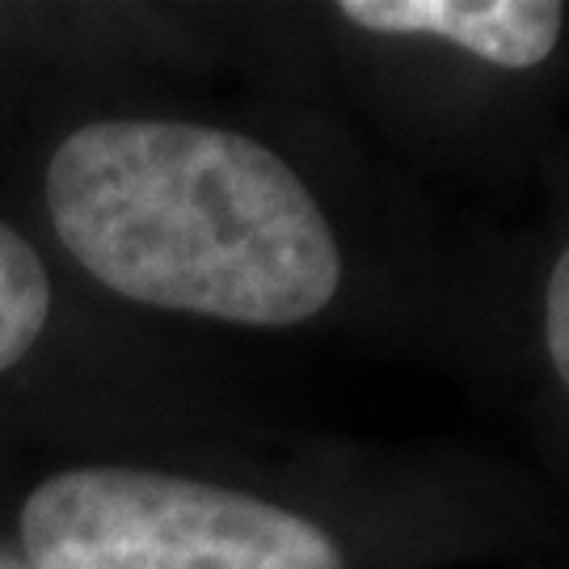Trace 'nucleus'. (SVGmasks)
I'll use <instances>...</instances> for the list:
<instances>
[{
	"instance_id": "f257e3e1",
	"label": "nucleus",
	"mask_w": 569,
	"mask_h": 569,
	"mask_svg": "<svg viewBox=\"0 0 569 569\" xmlns=\"http://www.w3.org/2000/svg\"><path fill=\"white\" fill-rule=\"evenodd\" d=\"M63 249L127 300L237 326H300L338 296L342 258L291 164L237 131L102 119L47 164Z\"/></svg>"
},
{
	"instance_id": "f03ea898",
	"label": "nucleus",
	"mask_w": 569,
	"mask_h": 569,
	"mask_svg": "<svg viewBox=\"0 0 569 569\" xmlns=\"http://www.w3.org/2000/svg\"><path fill=\"white\" fill-rule=\"evenodd\" d=\"M39 569H342L317 523L237 489L143 468H72L21 507Z\"/></svg>"
},
{
	"instance_id": "7ed1b4c3",
	"label": "nucleus",
	"mask_w": 569,
	"mask_h": 569,
	"mask_svg": "<svg viewBox=\"0 0 569 569\" xmlns=\"http://www.w3.org/2000/svg\"><path fill=\"white\" fill-rule=\"evenodd\" d=\"M338 13L376 34H430L498 68H536L561 39L552 0H342Z\"/></svg>"
},
{
	"instance_id": "20e7f679",
	"label": "nucleus",
	"mask_w": 569,
	"mask_h": 569,
	"mask_svg": "<svg viewBox=\"0 0 569 569\" xmlns=\"http://www.w3.org/2000/svg\"><path fill=\"white\" fill-rule=\"evenodd\" d=\"M51 312V283L39 253L9 224H0V371L39 342Z\"/></svg>"
},
{
	"instance_id": "39448f33",
	"label": "nucleus",
	"mask_w": 569,
	"mask_h": 569,
	"mask_svg": "<svg viewBox=\"0 0 569 569\" xmlns=\"http://www.w3.org/2000/svg\"><path fill=\"white\" fill-rule=\"evenodd\" d=\"M545 346H549L552 371L569 388V249L557 258L545 287Z\"/></svg>"
},
{
	"instance_id": "423d86ee",
	"label": "nucleus",
	"mask_w": 569,
	"mask_h": 569,
	"mask_svg": "<svg viewBox=\"0 0 569 569\" xmlns=\"http://www.w3.org/2000/svg\"><path fill=\"white\" fill-rule=\"evenodd\" d=\"M0 569H39V566H30V561H21V557H9V552H0Z\"/></svg>"
}]
</instances>
